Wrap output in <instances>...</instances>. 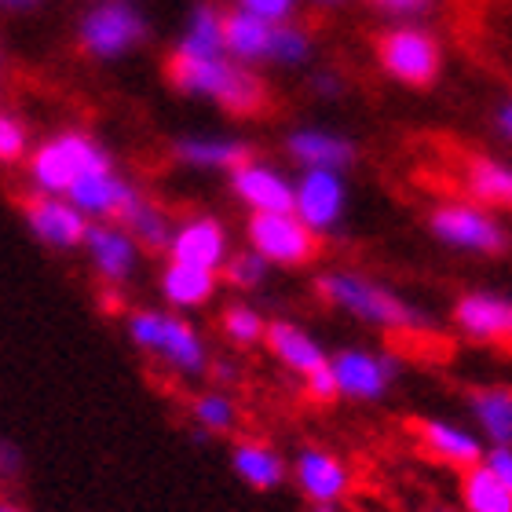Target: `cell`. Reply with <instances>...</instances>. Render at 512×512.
Listing matches in <instances>:
<instances>
[{"mask_svg":"<svg viewBox=\"0 0 512 512\" xmlns=\"http://www.w3.org/2000/svg\"><path fill=\"white\" fill-rule=\"evenodd\" d=\"M293 213L304 220V224L322 235V231H333L344 216V180L341 172H326V169H304L300 183L293 187Z\"/></svg>","mask_w":512,"mask_h":512,"instance_id":"cell-15","label":"cell"},{"mask_svg":"<svg viewBox=\"0 0 512 512\" xmlns=\"http://www.w3.org/2000/svg\"><path fill=\"white\" fill-rule=\"evenodd\" d=\"M289 158L304 165V169H326L344 172L355 165V143L341 132H326V128H300L286 139Z\"/></svg>","mask_w":512,"mask_h":512,"instance_id":"cell-19","label":"cell"},{"mask_svg":"<svg viewBox=\"0 0 512 512\" xmlns=\"http://www.w3.org/2000/svg\"><path fill=\"white\" fill-rule=\"evenodd\" d=\"M403 374L399 355L374 352V348H341L333 355V384L337 399L348 403H381Z\"/></svg>","mask_w":512,"mask_h":512,"instance_id":"cell-8","label":"cell"},{"mask_svg":"<svg viewBox=\"0 0 512 512\" xmlns=\"http://www.w3.org/2000/svg\"><path fill=\"white\" fill-rule=\"evenodd\" d=\"M143 37H147V22L128 0H107V4L92 8L77 30L81 52L92 59H118V55L132 52Z\"/></svg>","mask_w":512,"mask_h":512,"instance_id":"cell-11","label":"cell"},{"mask_svg":"<svg viewBox=\"0 0 512 512\" xmlns=\"http://www.w3.org/2000/svg\"><path fill=\"white\" fill-rule=\"evenodd\" d=\"M172 158L191 165V169H227L235 172L253 161V147L246 139L227 136H187L172 147Z\"/></svg>","mask_w":512,"mask_h":512,"instance_id":"cell-25","label":"cell"},{"mask_svg":"<svg viewBox=\"0 0 512 512\" xmlns=\"http://www.w3.org/2000/svg\"><path fill=\"white\" fill-rule=\"evenodd\" d=\"M289 480L308 502V509H337L341 512L344 498L352 494L355 476L352 465L326 447H304L297 458L289 461Z\"/></svg>","mask_w":512,"mask_h":512,"instance_id":"cell-9","label":"cell"},{"mask_svg":"<svg viewBox=\"0 0 512 512\" xmlns=\"http://www.w3.org/2000/svg\"><path fill=\"white\" fill-rule=\"evenodd\" d=\"M450 322L461 337L480 344H512V297L494 289H469L454 300Z\"/></svg>","mask_w":512,"mask_h":512,"instance_id":"cell-13","label":"cell"},{"mask_svg":"<svg viewBox=\"0 0 512 512\" xmlns=\"http://www.w3.org/2000/svg\"><path fill=\"white\" fill-rule=\"evenodd\" d=\"M461 180H465V191H469L472 202L512 213V161L494 158V154H476V158L465 161Z\"/></svg>","mask_w":512,"mask_h":512,"instance_id":"cell-24","label":"cell"},{"mask_svg":"<svg viewBox=\"0 0 512 512\" xmlns=\"http://www.w3.org/2000/svg\"><path fill=\"white\" fill-rule=\"evenodd\" d=\"M99 165H114V158L88 132H63L30 154V176L44 194H70V187Z\"/></svg>","mask_w":512,"mask_h":512,"instance_id":"cell-7","label":"cell"},{"mask_svg":"<svg viewBox=\"0 0 512 512\" xmlns=\"http://www.w3.org/2000/svg\"><path fill=\"white\" fill-rule=\"evenodd\" d=\"M458 498L465 512H512V491L483 461L461 472Z\"/></svg>","mask_w":512,"mask_h":512,"instance_id":"cell-29","label":"cell"},{"mask_svg":"<svg viewBox=\"0 0 512 512\" xmlns=\"http://www.w3.org/2000/svg\"><path fill=\"white\" fill-rule=\"evenodd\" d=\"M267 352L275 355L282 370L304 384V392L315 403H333L337 399V384H333V355L322 348L308 330H300L297 322L275 319L267 322Z\"/></svg>","mask_w":512,"mask_h":512,"instance_id":"cell-6","label":"cell"},{"mask_svg":"<svg viewBox=\"0 0 512 512\" xmlns=\"http://www.w3.org/2000/svg\"><path fill=\"white\" fill-rule=\"evenodd\" d=\"M187 417L205 436H235L238 425H242V410H238L235 395L227 388H205V392L191 395Z\"/></svg>","mask_w":512,"mask_h":512,"instance_id":"cell-28","label":"cell"},{"mask_svg":"<svg viewBox=\"0 0 512 512\" xmlns=\"http://www.w3.org/2000/svg\"><path fill=\"white\" fill-rule=\"evenodd\" d=\"M271 33H275V22L256 19V15H249L242 8L224 11V48L238 63L267 59L271 55Z\"/></svg>","mask_w":512,"mask_h":512,"instance_id":"cell-26","label":"cell"},{"mask_svg":"<svg viewBox=\"0 0 512 512\" xmlns=\"http://www.w3.org/2000/svg\"><path fill=\"white\" fill-rule=\"evenodd\" d=\"M238 8L249 11V15H256V19L264 22H286L289 15H293V8H297V0H238Z\"/></svg>","mask_w":512,"mask_h":512,"instance_id":"cell-36","label":"cell"},{"mask_svg":"<svg viewBox=\"0 0 512 512\" xmlns=\"http://www.w3.org/2000/svg\"><path fill=\"white\" fill-rule=\"evenodd\" d=\"M414 439L428 458L458 472L480 465L483 454H487V443L480 439V432L461 425V421H450V417H417Z\"/></svg>","mask_w":512,"mask_h":512,"instance_id":"cell-14","label":"cell"},{"mask_svg":"<svg viewBox=\"0 0 512 512\" xmlns=\"http://www.w3.org/2000/svg\"><path fill=\"white\" fill-rule=\"evenodd\" d=\"M319 293L330 308L352 315L363 326H374L384 333H428L432 319L425 308H417L414 300L399 297L392 286H384L377 278L359 275V271H326L315 282Z\"/></svg>","mask_w":512,"mask_h":512,"instance_id":"cell-2","label":"cell"},{"mask_svg":"<svg viewBox=\"0 0 512 512\" xmlns=\"http://www.w3.org/2000/svg\"><path fill=\"white\" fill-rule=\"evenodd\" d=\"M319 4H341V0H319Z\"/></svg>","mask_w":512,"mask_h":512,"instance_id":"cell-42","label":"cell"},{"mask_svg":"<svg viewBox=\"0 0 512 512\" xmlns=\"http://www.w3.org/2000/svg\"><path fill=\"white\" fill-rule=\"evenodd\" d=\"M85 249L92 256L96 271L103 275L107 286H125L132 271H136V242L128 238V231H121L118 224H92L88 227Z\"/></svg>","mask_w":512,"mask_h":512,"instance_id":"cell-22","label":"cell"},{"mask_svg":"<svg viewBox=\"0 0 512 512\" xmlns=\"http://www.w3.org/2000/svg\"><path fill=\"white\" fill-rule=\"evenodd\" d=\"M26 469V458H22V450L8 439H0V487L4 483H15Z\"/></svg>","mask_w":512,"mask_h":512,"instance_id":"cell-37","label":"cell"},{"mask_svg":"<svg viewBox=\"0 0 512 512\" xmlns=\"http://www.w3.org/2000/svg\"><path fill=\"white\" fill-rule=\"evenodd\" d=\"M41 0H0V11H30L37 8Z\"/></svg>","mask_w":512,"mask_h":512,"instance_id":"cell-40","label":"cell"},{"mask_svg":"<svg viewBox=\"0 0 512 512\" xmlns=\"http://www.w3.org/2000/svg\"><path fill=\"white\" fill-rule=\"evenodd\" d=\"M26 147H30L26 125L0 107V165H19L26 158Z\"/></svg>","mask_w":512,"mask_h":512,"instance_id":"cell-33","label":"cell"},{"mask_svg":"<svg viewBox=\"0 0 512 512\" xmlns=\"http://www.w3.org/2000/svg\"><path fill=\"white\" fill-rule=\"evenodd\" d=\"M231 469L249 491H278L289 480V461L267 439H235Z\"/></svg>","mask_w":512,"mask_h":512,"instance_id":"cell-17","label":"cell"},{"mask_svg":"<svg viewBox=\"0 0 512 512\" xmlns=\"http://www.w3.org/2000/svg\"><path fill=\"white\" fill-rule=\"evenodd\" d=\"M494 128H498V136L512 147V99L498 103V110H494Z\"/></svg>","mask_w":512,"mask_h":512,"instance_id":"cell-39","label":"cell"},{"mask_svg":"<svg viewBox=\"0 0 512 512\" xmlns=\"http://www.w3.org/2000/svg\"><path fill=\"white\" fill-rule=\"evenodd\" d=\"M121 231H128V238L143 246L147 253L161 256L172 253V238H176V224L169 220V213L161 209L154 198H147L143 191H132V198L125 202L121 216L114 220Z\"/></svg>","mask_w":512,"mask_h":512,"instance_id":"cell-18","label":"cell"},{"mask_svg":"<svg viewBox=\"0 0 512 512\" xmlns=\"http://www.w3.org/2000/svg\"><path fill=\"white\" fill-rule=\"evenodd\" d=\"M311 55V37L300 26L293 22H278L275 33H271V55H267V63H278V66H297L304 63Z\"/></svg>","mask_w":512,"mask_h":512,"instance_id":"cell-32","label":"cell"},{"mask_svg":"<svg viewBox=\"0 0 512 512\" xmlns=\"http://www.w3.org/2000/svg\"><path fill=\"white\" fill-rule=\"evenodd\" d=\"M216 286H220V278L209 267L169 260V267L161 271V293H165L172 308H202V304L213 300Z\"/></svg>","mask_w":512,"mask_h":512,"instance_id":"cell-27","label":"cell"},{"mask_svg":"<svg viewBox=\"0 0 512 512\" xmlns=\"http://www.w3.org/2000/svg\"><path fill=\"white\" fill-rule=\"evenodd\" d=\"M366 4L392 22H417L432 11V0H366Z\"/></svg>","mask_w":512,"mask_h":512,"instance_id":"cell-35","label":"cell"},{"mask_svg":"<svg viewBox=\"0 0 512 512\" xmlns=\"http://www.w3.org/2000/svg\"><path fill=\"white\" fill-rule=\"evenodd\" d=\"M425 512H454V509H425Z\"/></svg>","mask_w":512,"mask_h":512,"instance_id":"cell-43","label":"cell"},{"mask_svg":"<svg viewBox=\"0 0 512 512\" xmlns=\"http://www.w3.org/2000/svg\"><path fill=\"white\" fill-rule=\"evenodd\" d=\"M231 187L238 202L249 205V213H293V187L260 161L231 172Z\"/></svg>","mask_w":512,"mask_h":512,"instance_id":"cell-21","label":"cell"},{"mask_svg":"<svg viewBox=\"0 0 512 512\" xmlns=\"http://www.w3.org/2000/svg\"><path fill=\"white\" fill-rule=\"evenodd\" d=\"M249 242L267 264L304 267L319 256V235L297 213H249Z\"/></svg>","mask_w":512,"mask_h":512,"instance_id":"cell-10","label":"cell"},{"mask_svg":"<svg viewBox=\"0 0 512 512\" xmlns=\"http://www.w3.org/2000/svg\"><path fill=\"white\" fill-rule=\"evenodd\" d=\"M220 330L231 344L238 348H253V344H264L267 337V322L260 311L246 308V304H231L224 311V319H220Z\"/></svg>","mask_w":512,"mask_h":512,"instance_id":"cell-31","label":"cell"},{"mask_svg":"<svg viewBox=\"0 0 512 512\" xmlns=\"http://www.w3.org/2000/svg\"><path fill=\"white\" fill-rule=\"evenodd\" d=\"M483 465H487V469H491L494 476L512 491V447H487Z\"/></svg>","mask_w":512,"mask_h":512,"instance_id":"cell-38","label":"cell"},{"mask_svg":"<svg viewBox=\"0 0 512 512\" xmlns=\"http://www.w3.org/2000/svg\"><path fill=\"white\" fill-rule=\"evenodd\" d=\"M172 260L194 267H209V271H224L227 264V235L220 220L213 216H191L187 224H180L176 238H172Z\"/></svg>","mask_w":512,"mask_h":512,"instance_id":"cell-20","label":"cell"},{"mask_svg":"<svg viewBox=\"0 0 512 512\" xmlns=\"http://www.w3.org/2000/svg\"><path fill=\"white\" fill-rule=\"evenodd\" d=\"M377 63L395 85L432 88L443 74V44L421 22H395L377 37Z\"/></svg>","mask_w":512,"mask_h":512,"instance_id":"cell-4","label":"cell"},{"mask_svg":"<svg viewBox=\"0 0 512 512\" xmlns=\"http://www.w3.org/2000/svg\"><path fill=\"white\" fill-rule=\"evenodd\" d=\"M0 512H26V509H22V505L15 502V498H8V494H0Z\"/></svg>","mask_w":512,"mask_h":512,"instance_id":"cell-41","label":"cell"},{"mask_svg":"<svg viewBox=\"0 0 512 512\" xmlns=\"http://www.w3.org/2000/svg\"><path fill=\"white\" fill-rule=\"evenodd\" d=\"M128 337L139 352L150 355L165 374L180 377V381H198L213 370L209 348L198 337L191 322L180 315H165V311H132L128 315Z\"/></svg>","mask_w":512,"mask_h":512,"instance_id":"cell-3","label":"cell"},{"mask_svg":"<svg viewBox=\"0 0 512 512\" xmlns=\"http://www.w3.org/2000/svg\"><path fill=\"white\" fill-rule=\"evenodd\" d=\"M132 183L121 180L114 165H99V169H88L81 180L70 187V202L81 209L85 216H96V224H114L125 209V202L132 198Z\"/></svg>","mask_w":512,"mask_h":512,"instance_id":"cell-16","label":"cell"},{"mask_svg":"<svg viewBox=\"0 0 512 512\" xmlns=\"http://www.w3.org/2000/svg\"><path fill=\"white\" fill-rule=\"evenodd\" d=\"M428 231L447 249L487 256V260L512 249V235L502 224V216L480 202H439L428 213Z\"/></svg>","mask_w":512,"mask_h":512,"instance_id":"cell-5","label":"cell"},{"mask_svg":"<svg viewBox=\"0 0 512 512\" xmlns=\"http://www.w3.org/2000/svg\"><path fill=\"white\" fill-rule=\"evenodd\" d=\"M472 428L487 447H512V388L509 384H480L469 392Z\"/></svg>","mask_w":512,"mask_h":512,"instance_id":"cell-23","label":"cell"},{"mask_svg":"<svg viewBox=\"0 0 512 512\" xmlns=\"http://www.w3.org/2000/svg\"><path fill=\"white\" fill-rule=\"evenodd\" d=\"M176 48L194 55H224V11L216 8V4H198L191 11L187 33H183V41Z\"/></svg>","mask_w":512,"mask_h":512,"instance_id":"cell-30","label":"cell"},{"mask_svg":"<svg viewBox=\"0 0 512 512\" xmlns=\"http://www.w3.org/2000/svg\"><path fill=\"white\" fill-rule=\"evenodd\" d=\"M224 275H227V282L231 286H238V289H256L260 282H264V275H267V260L260 253H238V256H231L224 264Z\"/></svg>","mask_w":512,"mask_h":512,"instance_id":"cell-34","label":"cell"},{"mask_svg":"<svg viewBox=\"0 0 512 512\" xmlns=\"http://www.w3.org/2000/svg\"><path fill=\"white\" fill-rule=\"evenodd\" d=\"M19 205H22V220H26V227L41 238L44 246H52V249L85 246L88 227L92 224H88L85 213H81L74 202H63L59 194L30 191V194H22Z\"/></svg>","mask_w":512,"mask_h":512,"instance_id":"cell-12","label":"cell"},{"mask_svg":"<svg viewBox=\"0 0 512 512\" xmlns=\"http://www.w3.org/2000/svg\"><path fill=\"white\" fill-rule=\"evenodd\" d=\"M165 77H169L172 88H180L187 96L213 99V103H220L238 118H256V114L271 110V92H267L264 81L227 52L194 55L176 48L169 55V63H165Z\"/></svg>","mask_w":512,"mask_h":512,"instance_id":"cell-1","label":"cell"}]
</instances>
